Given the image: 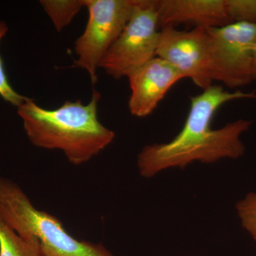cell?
I'll list each match as a JSON object with an SVG mask.
<instances>
[{
  "label": "cell",
  "instance_id": "1",
  "mask_svg": "<svg viewBox=\"0 0 256 256\" xmlns=\"http://www.w3.org/2000/svg\"><path fill=\"white\" fill-rule=\"evenodd\" d=\"M242 98H256V94L229 92L220 86L212 85L192 97L181 132L171 142L144 146L138 154L137 164L141 176L150 178L169 168L184 169L194 162L210 164L244 156L246 146L240 136L250 128L252 121L240 119L220 129L210 127L220 108L229 101Z\"/></svg>",
  "mask_w": 256,
  "mask_h": 256
},
{
  "label": "cell",
  "instance_id": "2",
  "mask_svg": "<svg viewBox=\"0 0 256 256\" xmlns=\"http://www.w3.org/2000/svg\"><path fill=\"white\" fill-rule=\"evenodd\" d=\"M100 94L94 90L86 105L82 100L66 101L58 108L47 110L26 98L18 114L30 142L38 148L60 150L74 165L86 163L114 141V131L98 118Z\"/></svg>",
  "mask_w": 256,
  "mask_h": 256
},
{
  "label": "cell",
  "instance_id": "3",
  "mask_svg": "<svg viewBox=\"0 0 256 256\" xmlns=\"http://www.w3.org/2000/svg\"><path fill=\"white\" fill-rule=\"evenodd\" d=\"M0 218L18 235L38 239L44 256H114L102 244L74 238L60 220L36 210L16 184L2 176Z\"/></svg>",
  "mask_w": 256,
  "mask_h": 256
},
{
  "label": "cell",
  "instance_id": "4",
  "mask_svg": "<svg viewBox=\"0 0 256 256\" xmlns=\"http://www.w3.org/2000/svg\"><path fill=\"white\" fill-rule=\"evenodd\" d=\"M158 1L134 0L130 18L99 68L114 78L128 77L156 56Z\"/></svg>",
  "mask_w": 256,
  "mask_h": 256
},
{
  "label": "cell",
  "instance_id": "5",
  "mask_svg": "<svg viewBox=\"0 0 256 256\" xmlns=\"http://www.w3.org/2000/svg\"><path fill=\"white\" fill-rule=\"evenodd\" d=\"M133 6L134 0H85L88 20L75 43V64L86 70L92 85L98 82L101 60L124 31Z\"/></svg>",
  "mask_w": 256,
  "mask_h": 256
},
{
  "label": "cell",
  "instance_id": "6",
  "mask_svg": "<svg viewBox=\"0 0 256 256\" xmlns=\"http://www.w3.org/2000/svg\"><path fill=\"white\" fill-rule=\"evenodd\" d=\"M210 73L213 82L229 88L252 84L256 23L239 22L208 28Z\"/></svg>",
  "mask_w": 256,
  "mask_h": 256
},
{
  "label": "cell",
  "instance_id": "7",
  "mask_svg": "<svg viewBox=\"0 0 256 256\" xmlns=\"http://www.w3.org/2000/svg\"><path fill=\"white\" fill-rule=\"evenodd\" d=\"M156 57L171 64L200 88L213 85L210 73L208 28H197L180 31L166 26L160 31Z\"/></svg>",
  "mask_w": 256,
  "mask_h": 256
},
{
  "label": "cell",
  "instance_id": "8",
  "mask_svg": "<svg viewBox=\"0 0 256 256\" xmlns=\"http://www.w3.org/2000/svg\"><path fill=\"white\" fill-rule=\"evenodd\" d=\"M128 78L131 90L130 112L144 118L156 110L171 88L184 77L171 64L156 56Z\"/></svg>",
  "mask_w": 256,
  "mask_h": 256
},
{
  "label": "cell",
  "instance_id": "9",
  "mask_svg": "<svg viewBox=\"0 0 256 256\" xmlns=\"http://www.w3.org/2000/svg\"><path fill=\"white\" fill-rule=\"evenodd\" d=\"M158 13L161 28L180 24L213 28L232 23L226 0H160Z\"/></svg>",
  "mask_w": 256,
  "mask_h": 256
},
{
  "label": "cell",
  "instance_id": "10",
  "mask_svg": "<svg viewBox=\"0 0 256 256\" xmlns=\"http://www.w3.org/2000/svg\"><path fill=\"white\" fill-rule=\"evenodd\" d=\"M0 256H44L38 239L18 235L0 218Z\"/></svg>",
  "mask_w": 256,
  "mask_h": 256
},
{
  "label": "cell",
  "instance_id": "11",
  "mask_svg": "<svg viewBox=\"0 0 256 256\" xmlns=\"http://www.w3.org/2000/svg\"><path fill=\"white\" fill-rule=\"evenodd\" d=\"M40 4L57 32H60L85 6V0H41Z\"/></svg>",
  "mask_w": 256,
  "mask_h": 256
},
{
  "label": "cell",
  "instance_id": "12",
  "mask_svg": "<svg viewBox=\"0 0 256 256\" xmlns=\"http://www.w3.org/2000/svg\"><path fill=\"white\" fill-rule=\"evenodd\" d=\"M226 4L232 23H256V0H226Z\"/></svg>",
  "mask_w": 256,
  "mask_h": 256
},
{
  "label": "cell",
  "instance_id": "13",
  "mask_svg": "<svg viewBox=\"0 0 256 256\" xmlns=\"http://www.w3.org/2000/svg\"><path fill=\"white\" fill-rule=\"evenodd\" d=\"M236 210L242 226L252 235L256 244V193L248 194L237 203Z\"/></svg>",
  "mask_w": 256,
  "mask_h": 256
},
{
  "label": "cell",
  "instance_id": "14",
  "mask_svg": "<svg viewBox=\"0 0 256 256\" xmlns=\"http://www.w3.org/2000/svg\"><path fill=\"white\" fill-rule=\"evenodd\" d=\"M8 30L6 24L4 22H0V41L5 36ZM0 96L4 100L8 101L16 107L21 105L24 101L28 98L24 96L20 95L10 85L8 76L5 72L4 64H3L1 56H0Z\"/></svg>",
  "mask_w": 256,
  "mask_h": 256
},
{
  "label": "cell",
  "instance_id": "15",
  "mask_svg": "<svg viewBox=\"0 0 256 256\" xmlns=\"http://www.w3.org/2000/svg\"><path fill=\"white\" fill-rule=\"evenodd\" d=\"M252 80H256V40L252 47Z\"/></svg>",
  "mask_w": 256,
  "mask_h": 256
}]
</instances>
